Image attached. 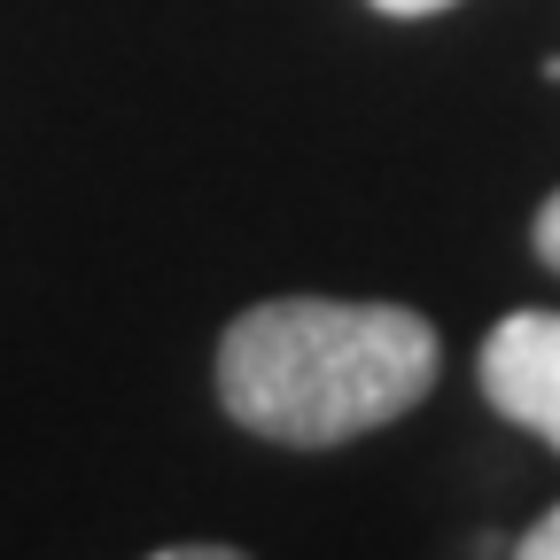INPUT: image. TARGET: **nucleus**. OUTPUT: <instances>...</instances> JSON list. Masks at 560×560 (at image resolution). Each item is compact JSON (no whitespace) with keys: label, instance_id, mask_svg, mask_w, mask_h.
Wrapping results in <instances>:
<instances>
[{"label":"nucleus","instance_id":"f257e3e1","mask_svg":"<svg viewBox=\"0 0 560 560\" xmlns=\"http://www.w3.org/2000/svg\"><path fill=\"white\" fill-rule=\"evenodd\" d=\"M436 382V327L405 304L272 296L219 342V405L242 429L327 452L389 429Z\"/></svg>","mask_w":560,"mask_h":560},{"label":"nucleus","instance_id":"f03ea898","mask_svg":"<svg viewBox=\"0 0 560 560\" xmlns=\"http://www.w3.org/2000/svg\"><path fill=\"white\" fill-rule=\"evenodd\" d=\"M475 374H482V397L499 405L514 429H529L560 452V312L499 319L490 342H482V359H475Z\"/></svg>","mask_w":560,"mask_h":560},{"label":"nucleus","instance_id":"7ed1b4c3","mask_svg":"<svg viewBox=\"0 0 560 560\" xmlns=\"http://www.w3.org/2000/svg\"><path fill=\"white\" fill-rule=\"evenodd\" d=\"M514 552H522V560H560V506H552V514H545V522H537Z\"/></svg>","mask_w":560,"mask_h":560},{"label":"nucleus","instance_id":"20e7f679","mask_svg":"<svg viewBox=\"0 0 560 560\" xmlns=\"http://www.w3.org/2000/svg\"><path fill=\"white\" fill-rule=\"evenodd\" d=\"M537 257H545V265L560 272V195H552V202L537 210Z\"/></svg>","mask_w":560,"mask_h":560},{"label":"nucleus","instance_id":"39448f33","mask_svg":"<svg viewBox=\"0 0 560 560\" xmlns=\"http://www.w3.org/2000/svg\"><path fill=\"white\" fill-rule=\"evenodd\" d=\"M382 16H436V9H459V0H374Z\"/></svg>","mask_w":560,"mask_h":560}]
</instances>
